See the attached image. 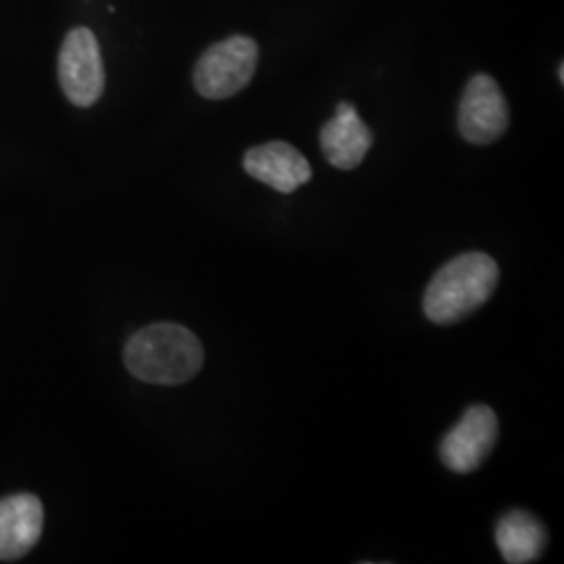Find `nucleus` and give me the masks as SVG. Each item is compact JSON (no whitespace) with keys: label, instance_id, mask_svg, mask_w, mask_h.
<instances>
[{"label":"nucleus","instance_id":"nucleus-1","mask_svg":"<svg viewBox=\"0 0 564 564\" xmlns=\"http://www.w3.org/2000/svg\"><path fill=\"white\" fill-rule=\"evenodd\" d=\"M203 345L193 330L174 323H158L130 337L123 351L128 370L151 384L188 383L203 366Z\"/></svg>","mask_w":564,"mask_h":564},{"label":"nucleus","instance_id":"nucleus-2","mask_svg":"<svg viewBox=\"0 0 564 564\" xmlns=\"http://www.w3.org/2000/svg\"><path fill=\"white\" fill-rule=\"evenodd\" d=\"M500 282V268L487 253H463L445 263L429 282L424 314L431 323L456 324L489 302Z\"/></svg>","mask_w":564,"mask_h":564},{"label":"nucleus","instance_id":"nucleus-3","mask_svg":"<svg viewBox=\"0 0 564 564\" xmlns=\"http://www.w3.org/2000/svg\"><path fill=\"white\" fill-rule=\"evenodd\" d=\"M260 48L256 41L247 36H232L228 41L209 46L195 67V88L197 93L223 101L235 97L251 82L258 69Z\"/></svg>","mask_w":564,"mask_h":564},{"label":"nucleus","instance_id":"nucleus-4","mask_svg":"<svg viewBox=\"0 0 564 564\" xmlns=\"http://www.w3.org/2000/svg\"><path fill=\"white\" fill-rule=\"evenodd\" d=\"M59 82L65 97L76 107H90L105 90V67L97 36L88 28L67 34L59 53Z\"/></svg>","mask_w":564,"mask_h":564},{"label":"nucleus","instance_id":"nucleus-5","mask_svg":"<svg viewBox=\"0 0 564 564\" xmlns=\"http://www.w3.org/2000/svg\"><path fill=\"white\" fill-rule=\"evenodd\" d=\"M498 442V416L484 405H470L463 419L447 433L440 445L442 463L458 475L477 470Z\"/></svg>","mask_w":564,"mask_h":564},{"label":"nucleus","instance_id":"nucleus-6","mask_svg":"<svg viewBox=\"0 0 564 564\" xmlns=\"http://www.w3.org/2000/svg\"><path fill=\"white\" fill-rule=\"evenodd\" d=\"M510 113L500 84L487 74H479L466 84L458 109L460 134L473 144L496 142L508 128Z\"/></svg>","mask_w":564,"mask_h":564},{"label":"nucleus","instance_id":"nucleus-7","mask_svg":"<svg viewBox=\"0 0 564 564\" xmlns=\"http://www.w3.org/2000/svg\"><path fill=\"white\" fill-rule=\"evenodd\" d=\"M245 172L279 193H295L312 178V167L302 153L289 142H265L245 153Z\"/></svg>","mask_w":564,"mask_h":564},{"label":"nucleus","instance_id":"nucleus-8","mask_svg":"<svg viewBox=\"0 0 564 564\" xmlns=\"http://www.w3.org/2000/svg\"><path fill=\"white\" fill-rule=\"evenodd\" d=\"M44 508L32 494L0 500V561H18L39 544Z\"/></svg>","mask_w":564,"mask_h":564},{"label":"nucleus","instance_id":"nucleus-9","mask_svg":"<svg viewBox=\"0 0 564 564\" xmlns=\"http://www.w3.org/2000/svg\"><path fill=\"white\" fill-rule=\"evenodd\" d=\"M372 132L349 102H339L333 120L321 130L324 158L339 170H356L372 147Z\"/></svg>","mask_w":564,"mask_h":564},{"label":"nucleus","instance_id":"nucleus-10","mask_svg":"<svg viewBox=\"0 0 564 564\" xmlns=\"http://www.w3.org/2000/svg\"><path fill=\"white\" fill-rule=\"evenodd\" d=\"M496 544L506 563L527 564L538 561L547 544L544 524L524 510L505 514L496 529Z\"/></svg>","mask_w":564,"mask_h":564},{"label":"nucleus","instance_id":"nucleus-11","mask_svg":"<svg viewBox=\"0 0 564 564\" xmlns=\"http://www.w3.org/2000/svg\"><path fill=\"white\" fill-rule=\"evenodd\" d=\"M558 78H561V82H564V65L561 63V67H558Z\"/></svg>","mask_w":564,"mask_h":564}]
</instances>
